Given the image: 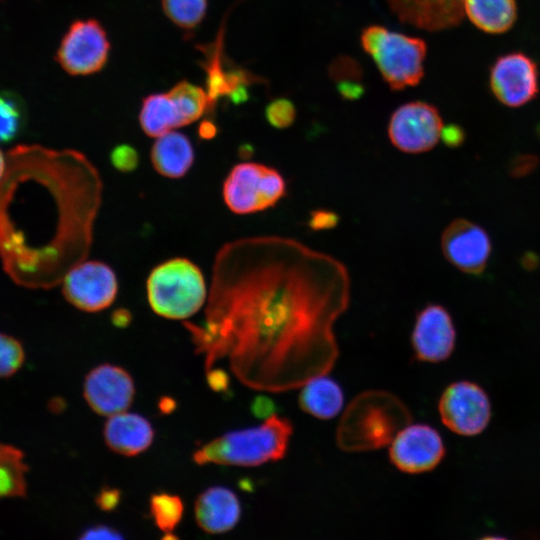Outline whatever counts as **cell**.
<instances>
[{
  "mask_svg": "<svg viewBox=\"0 0 540 540\" xmlns=\"http://www.w3.org/2000/svg\"><path fill=\"white\" fill-rule=\"evenodd\" d=\"M113 323L116 326L124 327L125 325L129 324L131 320V316L128 311L125 309H119L115 310L112 315Z\"/></svg>",
  "mask_w": 540,
  "mask_h": 540,
  "instance_id": "obj_39",
  "label": "cell"
},
{
  "mask_svg": "<svg viewBox=\"0 0 540 540\" xmlns=\"http://www.w3.org/2000/svg\"><path fill=\"white\" fill-rule=\"evenodd\" d=\"M224 27L222 26L215 41L203 45L202 68L206 73V93L208 95L212 110L219 99L229 98L234 104H239L248 99V85L254 80H259L257 76L246 69L231 67L225 60L223 53Z\"/></svg>",
  "mask_w": 540,
  "mask_h": 540,
  "instance_id": "obj_13",
  "label": "cell"
},
{
  "mask_svg": "<svg viewBox=\"0 0 540 540\" xmlns=\"http://www.w3.org/2000/svg\"><path fill=\"white\" fill-rule=\"evenodd\" d=\"M360 42L392 90L415 86L423 78L427 47L422 39L370 25L363 29Z\"/></svg>",
  "mask_w": 540,
  "mask_h": 540,
  "instance_id": "obj_6",
  "label": "cell"
},
{
  "mask_svg": "<svg viewBox=\"0 0 540 540\" xmlns=\"http://www.w3.org/2000/svg\"><path fill=\"white\" fill-rule=\"evenodd\" d=\"M293 425L285 417L270 415L264 423L231 431L204 444L193 454L200 465L254 467L285 457Z\"/></svg>",
  "mask_w": 540,
  "mask_h": 540,
  "instance_id": "obj_4",
  "label": "cell"
},
{
  "mask_svg": "<svg viewBox=\"0 0 540 540\" xmlns=\"http://www.w3.org/2000/svg\"><path fill=\"white\" fill-rule=\"evenodd\" d=\"M490 87L495 97L508 107H519L538 93V70L527 55L514 52L501 56L493 64Z\"/></svg>",
  "mask_w": 540,
  "mask_h": 540,
  "instance_id": "obj_16",
  "label": "cell"
},
{
  "mask_svg": "<svg viewBox=\"0 0 540 540\" xmlns=\"http://www.w3.org/2000/svg\"><path fill=\"white\" fill-rule=\"evenodd\" d=\"M441 138L449 147L459 146L464 139L463 132H461L460 128L456 126L444 127Z\"/></svg>",
  "mask_w": 540,
  "mask_h": 540,
  "instance_id": "obj_37",
  "label": "cell"
},
{
  "mask_svg": "<svg viewBox=\"0 0 540 540\" xmlns=\"http://www.w3.org/2000/svg\"><path fill=\"white\" fill-rule=\"evenodd\" d=\"M441 248L445 258L460 271L480 274L491 254V241L487 232L478 224L455 219L443 230Z\"/></svg>",
  "mask_w": 540,
  "mask_h": 540,
  "instance_id": "obj_15",
  "label": "cell"
},
{
  "mask_svg": "<svg viewBox=\"0 0 540 540\" xmlns=\"http://www.w3.org/2000/svg\"><path fill=\"white\" fill-rule=\"evenodd\" d=\"M346 265L290 237L250 236L215 255L200 323H185L207 371L227 360L247 387L280 393L327 375L348 310Z\"/></svg>",
  "mask_w": 540,
  "mask_h": 540,
  "instance_id": "obj_1",
  "label": "cell"
},
{
  "mask_svg": "<svg viewBox=\"0 0 540 540\" xmlns=\"http://www.w3.org/2000/svg\"><path fill=\"white\" fill-rule=\"evenodd\" d=\"M538 163L539 159L534 155H518L510 161L508 171L513 177H524L532 173Z\"/></svg>",
  "mask_w": 540,
  "mask_h": 540,
  "instance_id": "obj_34",
  "label": "cell"
},
{
  "mask_svg": "<svg viewBox=\"0 0 540 540\" xmlns=\"http://www.w3.org/2000/svg\"><path fill=\"white\" fill-rule=\"evenodd\" d=\"M121 493L115 488H104L96 497V503L101 510L111 511L115 509L120 502Z\"/></svg>",
  "mask_w": 540,
  "mask_h": 540,
  "instance_id": "obj_35",
  "label": "cell"
},
{
  "mask_svg": "<svg viewBox=\"0 0 540 540\" xmlns=\"http://www.w3.org/2000/svg\"><path fill=\"white\" fill-rule=\"evenodd\" d=\"M6 167V156L0 150V179L2 178Z\"/></svg>",
  "mask_w": 540,
  "mask_h": 540,
  "instance_id": "obj_41",
  "label": "cell"
},
{
  "mask_svg": "<svg viewBox=\"0 0 540 540\" xmlns=\"http://www.w3.org/2000/svg\"><path fill=\"white\" fill-rule=\"evenodd\" d=\"M411 344L415 357L422 362L447 360L456 344V329L448 310L436 303L422 308L415 319Z\"/></svg>",
  "mask_w": 540,
  "mask_h": 540,
  "instance_id": "obj_14",
  "label": "cell"
},
{
  "mask_svg": "<svg viewBox=\"0 0 540 540\" xmlns=\"http://www.w3.org/2000/svg\"><path fill=\"white\" fill-rule=\"evenodd\" d=\"M112 166L122 173L133 172L139 165V153L130 144L122 143L115 146L110 152Z\"/></svg>",
  "mask_w": 540,
  "mask_h": 540,
  "instance_id": "obj_32",
  "label": "cell"
},
{
  "mask_svg": "<svg viewBox=\"0 0 540 540\" xmlns=\"http://www.w3.org/2000/svg\"><path fill=\"white\" fill-rule=\"evenodd\" d=\"M217 132L216 126L212 121L205 120L199 126V136L203 139H211Z\"/></svg>",
  "mask_w": 540,
  "mask_h": 540,
  "instance_id": "obj_38",
  "label": "cell"
},
{
  "mask_svg": "<svg viewBox=\"0 0 540 540\" xmlns=\"http://www.w3.org/2000/svg\"><path fill=\"white\" fill-rule=\"evenodd\" d=\"M103 185L81 152L20 145L0 179V258L18 285L48 289L85 260Z\"/></svg>",
  "mask_w": 540,
  "mask_h": 540,
  "instance_id": "obj_2",
  "label": "cell"
},
{
  "mask_svg": "<svg viewBox=\"0 0 540 540\" xmlns=\"http://www.w3.org/2000/svg\"><path fill=\"white\" fill-rule=\"evenodd\" d=\"M168 93L177 108L182 127L212 111L206 90L187 80L176 83Z\"/></svg>",
  "mask_w": 540,
  "mask_h": 540,
  "instance_id": "obj_26",
  "label": "cell"
},
{
  "mask_svg": "<svg viewBox=\"0 0 540 540\" xmlns=\"http://www.w3.org/2000/svg\"><path fill=\"white\" fill-rule=\"evenodd\" d=\"M339 220V215L332 210L315 209L310 212L307 225L313 231H324L335 228Z\"/></svg>",
  "mask_w": 540,
  "mask_h": 540,
  "instance_id": "obj_33",
  "label": "cell"
},
{
  "mask_svg": "<svg viewBox=\"0 0 540 540\" xmlns=\"http://www.w3.org/2000/svg\"><path fill=\"white\" fill-rule=\"evenodd\" d=\"M110 49L107 32L98 20L78 19L64 34L56 60L68 74L87 76L105 67Z\"/></svg>",
  "mask_w": 540,
  "mask_h": 540,
  "instance_id": "obj_8",
  "label": "cell"
},
{
  "mask_svg": "<svg viewBox=\"0 0 540 540\" xmlns=\"http://www.w3.org/2000/svg\"><path fill=\"white\" fill-rule=\"evenodd\" d=\"M445 453L440 433L428 424L407 425L389 444L390 462L408 474L433 470L441 463Z\"/></svg>",
  "mask_w": 540,
  "mask_h": 540,
  "instance_id": "obj_12",
  "label": "cell"
},
{
  "mask_svg": "<svg viewBox=\"0 0 540 540\" xmlns=\"http://www.w3.org/2000/svg\"><path fill=\"white\" fill-rule=\"evenodd\" d=\"M134 394L132 377L119 366L99 365L85 377L84 398L90 408L99 415L110 417L126 411Z\"/></svg>",
  "mask_w": 540,
  "mask_h": 540,
  "instance_id": "obj_17",
  "label": "cell"
},
{
  "mask_svg": "<svg viewBox=\"0 0 540 540\" xmlns=\"http://www.w3.org/2000/svg\"><path fill=\"white\" fill-rule=\"evenodd\" d=\"M194 512L196 522L203 531L219 534L236 526L241 516V505L232 490L214 486L197 497Z\"/></svg>",
  "mask_w": 540,
  "mask_h": 540,
  "instance_id": "obj_19",
  "label": "cell"
},
{
  "mask_svg": "<svg viewBox=\"0 0 540 540\" xmlns=\"http://www.w3.org/2000/svg\"><path fill=\"white\" fill-rule=\"evenodd\" d=\"M150 159L155 171L170 179L187 174L194 163L195 152L191 140L183 133L172 130L156 137Z\"/></svg>",
  "mask_w": 540,
  "mask_h": 540,
  "instance_id": "obj_21",
  "label": "cell"
},
{
  "mask_svg": "<svg viewBox=\"0 0 540 540\" xmlns=\"http://www.w3.org/2000/svg\"><path fill=\"white\" fill-rule=\"evenodd\" d=\"M81 539H122L123 535L108 526H95L86 530Z\"/></svg>",
  "mask_w": 540,
  "mask_h": 540,
  "instance_id": "obj_36",
  "label": "cell"
},
{
  "mask_svg": "<svg viewBox=\"0 0 540 540\" xmlns=\"http://www.w3.org/2000/svg\"><path fill=\"white\" fill-rule=\"evenodd\" d=\"M25 362L22 343L11 335L0 331V378L17 373Z\"/></svg>",
  "mask_w": 540,
  "mask_h": 540,
  "instance_id": "obj_30",
  "label": "cell"
},
{
  "mask_svg": "<svg viewBox=\"0 0 540 540\" xmlns=\"http://www.w3.org/2000/svg\"><path fill=\"white\" fill-rule=\"evenodd\" d=\"M24 121V107L12 92H0V142L16 137Z\"/></svg>",
  "mask_w": 540,
  "mask_h": 540,
  "instance_id": "obj_29",
  "label": "cell"
},
{
  "mask_svg": "<svg viewBox=\"0 0 540 540\" xmlns=\"http://www.w3.org/2000/svg\"><path fill=\"white\" fill-rule=\"evenodd\" d=\"M298 403L305 413L321 420H329L342 410L344 393L337 382L323 375L302 386Z\"/></svg>",
  "mask_w": 540,
  "mask_h": 540,
  "instance_id": "obj_22",
  "label": "cell"
},
{
  "mask_svg": "<svg viewBox=\"0 0 540 540\" xmlns=\"http://www.w3.org/2000/svg\"><path fill=\"white\" fill-rule=\"evenodd\" d=\"M438 411L443 425L461 436H476L488 426L491 401L486 391L477 383L456 381L442 392Z\"/></svg>",
  "mask_w": 540,
  "mask_h": 540,
  "instance_id": "obj_9",
  "label": "cell"
},
{
  "mask_svg": "<svg viewBox=\"0 0 540 540\" xmlns=\"http://www.w3.org/2000/svg\"><path fill=\"white\" fill-rule=\"evenodd\" d=\"M404 23L427 31L454 27L464 17V0H386Z\"/></svg>",
  "mask_w": 540,
  "mask_h": 540,
  "instance_id": "obj_18",
  "label": "cell"
},
{
  "mask_svg": "<svg viewBox=\"0 0 540 540\" xmlns=\"http://www.w3.org/2000/svg\"><path fill=\"white\" fill-rule=\"evenodd\" d=\"M463 7L477 28L491 34L509 30L517 15L515 0H464Z\"/></svg>",
  "mask_w": 540,
  "mask_h": 540,
  "instance_id": "obj_23",
  "label": "cell"
},
{
  "mask_svg": "<svg viewBox=\"0 0 540 540\" xmlns=\"http://www.w3.org/2000/svg\"><path fill=\"white\" fill-rule=\"evenodd\" d=\"M411 420L409 409L397 396L381 390L365 391L346 407L336 442L346 452L377 450L389 445Z\"/></svg>",
  "mask_w": 540,
  "mask_h": 540,
  "instance_id": "obj_3",
  "label": "cell"
},
{
  "mask_svg": "<svg viewBox=\"0 0 540 540\" xmlns=\"http://www.w3.org/2000/svg\"><path fill=\"white\" fill-rule=\"evenodd\" d=\"M139 123L149 137H159L182 127L177 108L169 93H152L142 100Z\"/></svg>",
  "mask_w": 540,
  "mask_h": 540,
  "instance_id": "obj_24",
  "label": "cell"
},
{
  "mask_svg": "<svg viewBox=\"0 0 540 540\" xmlns=\"http://www.w3.org/2000/svg\"><path fill=\"white\" fill-rule=\"evenodd\" d=\"M165 15L187 35L203 22L208 0H161Z\"/></svg>",
  "mask_w": 540,
  "mask_h": 540,
  "instance_id": "obj_27",
  "label": "cell"
},
{
  "mask_svg": "<svg viewBox=\"0 0 540 540\" xmlns=\"http://www.w3.org/2000/svg\"><path fill=\"white\" fill-rule=\"evenodd\" d=\"M286 193L283 175L276 168L257 162L234 165L222 186L224 203L231 212L239 215L274 207Z\"/></svg>",
  "mask_w": 540,
  "mask_h": 540,
  "instance_id": "obj_7",
  "label": "cell"
},
{
  "mask_svg": "<svg viewBox=\"0 0 540 540\" xmlns=\"http://www.w3.org/2000/svg\"><path fill=\"white\" fill-rule=\"evenodd\" d=\"M103 434L107 446L124 456L144 452L154 438L153 427L145 417L127 412L110 416L104 425Z\"/></svg>",
  "mask_w": 540,
  "mask_h": 540,
  "instance_id": "obj_20",
  "label": "cell"
},
{
  "mask_svg": "<svg viewBox=\"0 0 540 540\" xmlns=\"http://www.w3.org/2000/svg\"><path fill=\"white\" fill-rule=\"evenodd\" d=\"M27 473L24 452L14 445L0 442V499L25 497Z\"/></svg>",
  "mask_w": 540,
  "mask_h": 540,
  "instance_id": "obj_25",
  "label": "cell"
},
{
  "mask_svg": "<svg viewBox=\"0 0 540 540\" xmlns=\"http://www.w3.org/2000/svg\"><path fill=\"white\" fill-rule=\"evenodd\" d=\"M146 294L154 313L168 319L183 320L205 306L208 288L201 269L194 262L175 257L150 271Z\"/></svg>",
  "mask_w": 540,
  "mask_h": 540,
  "instance_id": "obj_5",
  "label": "cell"
},
{
  "mask_svg": "<svg viewBox=\"0 0 540 540\" xmlns=\"http://www.w3.org/2000/svg\"><path fill=\"white\" fill-rule=\"evenodd\" d=\"M443 128L436 107L423 101H413L401 105L393 112L388 123V137L398 150L419 154L436 146Z\"/></svg>",
  "mask_w": 540,
  "mask_h": 540,
  "instance_id": "obj_10",
  "label": "cell"
},
{
  "mask_svg": "<svg viewBox=\"0 0 540 540\" xmlns=\"http://www.w3.org/2000/svg\"><path fill=\"white\" fill-rule=\"evenodd\" d=\"M265 118L268 124L274 128H288L294 123L296 118L295 106L288 99H275L266 106Z\"/></svg>",
  "mask_w": 540,
  "mask_h": 540,
  "instance_id": "obj_31",
  "label": "cell"
},
{
  "mask_svg": "<svg viewBox=\"0 0 540 540\" xmlns=\"http://www.w3.org/2000/svg\"><path fill=\"white\" fill-rule=\"evenodd\" d=\"M149 505L150 514L162 532H172L181 521L184 507L177 495L165 492L153 494Z\"/></svg>",
  "mask_w": 540,
  "mask_h": 540,
  "instance_id": "obj_28",
  "label": "cell"
},
{
  "mask_svg": "<svg viewBox=\"0 0 540 540\" xmlns=\"http://www.w3.org/2000/svg\"><path fill=\"white\" fill-rule=\"evenodd\" d=\"M61 283L66 300L85 312L108 308L118 293L117 276L102 261L85 259L79 262L67 272Z\"/></svg>",
  "mask_w": 540,
  "mask_h": 540,
  "instance_id": "obj_11",
  "label": "cell"
},
{
  "mask_svg": "<svg viewBox=\"0 0 540 540\" xmlns=\"http://www.w3.org/2000/svg\"><path fill=\"white\" fill-rule=\"evenodd\" d=\"M538 257L534 253H527L523 256L522 264L526 269H534L538 265Z\"/></svg>",
  "mask_w": 540,
  "mask_h": 540,
  "instance_id": "obj_40",
  "label": "cell"
}]
</instances>
